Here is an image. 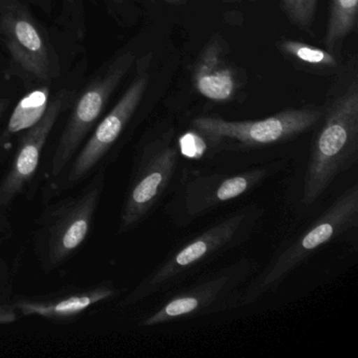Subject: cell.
Wrapping results in <instances>:
<instances>
[{"mask_svg":"<svg viewBox=\"0 0 358 358\" xmlns=\"http://www.w3.org/2000/svg\"><path fill=\"white\" fill-rule=\"evenodd\" d=\"M329 87L303 184V203L313 204L358 159V62H343Z\"/></svg>","mask_w":358,"mask_h":358,"instance_id":"obj_1","label":"cell"},{"mask_svg":"<svg viewBox=\"0 0 358 358\" xmlns=\"http://www.w3.org/2000/svg\"><path fill=\"white\" fill-rule=\"evenodd\" d=\"M108 165L100 166L79 192L45 204L35 222L32 240L45 273L68 263L89 238L106 190Z\"/></svg>","mask_w":358,"mask_h":358,"instance_id":"obj_2","label":"cell"},{"mask_svg":"<svg viewBox=\"0 0 358 358\" xmlns=\"http://www.w3.org/2000/svg\"><path fill=\"white\" fill-rule=\"evenodd\" d=\"M150 54L138 62L135 78L122 97L96 127L91 137L85 142L83 148L78 150L55 183L43 188V202L45 204L80 185L100 166L108 164L106 159L127 129L145 95L150 79Z\"/></svg>","mask_w":358,"mask_h":358,"instance_id":"obj_3","label":"cell"},{"mask_svg":"<svg viewBox=\"0 0 358 358\" xmlns=\"http://www.w3.org/2000/svg\"><path fill=\"white\" fill-rule=\"evenodd\" d=\"M322 108L305 106L287 108L261 120L229 121L202 116L192 122L194 131L215 148H259L294 139L316 127Z\"/></svg>","mask_w":358,"mask_h":358,"instance_id":"obj_4","label":"cell"},{"mask_svg":"<svg viewBox=\"0 0 358 358\" xmlns=\"http://www.w3.org/2000/svg\"><path fill=\"white\" fill-rule=\"evenodd\" d=\"M179 152L173 129L163 131L141 146L121 208L119 234L135 229L152 213L175 175Z\"/></svg>","mask_w":358,"mask_h":358,"instance_id":"obj_5","label":"cell"},{"mask_svg":"<svg viewBox=\"0 0 358 358\" xmlns=\"http://www.w3.org/2000/svg\"><path fill=\"white\" fill-rule=\"evenodd\" d=\"M357 224L358 186L354 184L268 266L249 289L246 303L275 288L316 249L355 229Z\"/></svg>","mask_w":358,"mask_h":358,"instance_id":"obj_6","label":"cell"},{"mask_svg":"<svg viewBox=\"0 0 358 358\" xmlns=\"http://www.w3.org/2000/svg\"><path fill=\"white\" fill-rule=\"evenodd\" d=\"M75 92H58L43 116L20 138L9 167L0 180V245L13 238L12 210L14 203L35 179L48 139L58 119L74 101Z\"/></svg>","mask_w":358,"mask_h":358,"instance_id":"obj_7","label":"cell"},{"mask_svg":"<svg viewBox=\"0 0 358 358\" xmlns=\"http://www.w3.org/2000/svg\"><path fill=\"white\" fill-rule=\"evenodd\" d=\"M0 38L7 48L14 73L24 83L41 87L57 78L55 51L20 0H0Z\"/></svg>","mask_w":358,"mask_h":358,"instance_id":"obj_8","label":"cell"},{"mask_svg":"<svg viewBox=\"0 0 358 358\" xmlns=\"http://www.w3.org/2000/svg\"><path fill=\"white\" fill-rule=\"evenodd\" d=\"M255 219H257V213L247 208L236 211L220 223L211 226L146 276L121 301V307H129L143 301L173 284L182 274L207 261L215 253L229 248L234 243L241 241L243 236L249 234Z\"/></svg>","mask_w":358,"mask_h":358,"instance_id":"obj_9","label":"cell"},{"mask_svg":"<svg viewBox=\"0 0 358 358\" xmlns=\"http://www.w3.org/2000/svg\"><path fill=\"white\" fill-rule=\"evenodd\" d=\"M136 62L134 52L127 51L115 58L114 62L96 77L78 98L68 122L60 136L55 152L50 162L47 183L49 187L66 171L71 161L80 150L90 131L103 113L108 100L127 76Z\"/></svg>","mask_w":358,"mask_h":358,"instance_id":"obj_10","label":"cell"},{"mask_svg":"<svg viewBox=\"0 0 358 358\" xmlns=\"http://www.w3.org/2000/svg\"><path fill=\"white\" fill-rule=\"evenodd\" d=\"M250 268L248 262H242L222 270L217 275L192 287L189 290L178 293L160 309L143 318L139 326H157L224 308L227 306L225 303L227 299H234V290L248 275Z\"/></svg>","mask_w":358,"mask_h":358,"instance_id":"obj_11","label":"cell"},{"mask_svg":"<svg viewBox=\"0 0 358 358\" xmlns=\"http://www.w3.org/2000/svg\"><path fill=\"white\" fill-rule=\"evenodd\" d=\"M192 85L205 99L228 103L240 95L246 76L230 57L225 39L213 34L199 53L192 66Z\"/></svg>","mask_w":358,"mask_h":358,"instance_id":"obj_12","label":"cell"},{"mask_svg":"<svg viewBox=\"0 0 358 358\" xmlns=\"http://www.w3.org/2000/svg\"><path fill=\"white\" fill-rule=\"evenodd\" d=\"M117 294L118 289L112 282H103L43 296H20L13 303L20 315L38 316L53 322H71L94 306L110 301Z\"/></svg>","mask_w":358,"mask_h":358,"instance_id":"obj_13","label":"cell"},{"mask_svg":"<svg viewBox=\"0 0 358 358\" xmlns=\"http://www.w3.org/2000/svg\"><path fill=\"white\" fill-rule=\"evenodd\" d=\"M267 169H252L240 175H198L184 183L183 210L196 217L222 203L234 200L257 186L267 177Z\"/></svg>","mask_w":358,"mask_h":358,"instance_id":"obj_14","label":"cell"},{"mask_svg":"<svg viewBox=\"0 0 358 358\" xmlns=\"http://www.w3.org/2000/svg\"><path fill=\"white\" fill-rule=\"evenodd\" d=\"M276 48L295 66L314 74L334 76L345 62L339 54L331 53L328 50L301 41L286 39L276 43Z\"/></svg>","mask_w":358,"mask_h":358,"instance_id":"obj_15","label":"cell"},{"mask_svg":"<svg viewBox=\"0 0 358 358\" xmlns=\"http://www.w3.org/2000/svg\"><path fill=\"white\" fill-rule=\"evenodd\" d=\"M49 85H41L20 100L3 133L0 134V160L3 148L14 136L27 131L43 116L50 101Z\"/></svg>","mask_w":358,"mask_h":358,"instance_id":"obj_16","label":"cell"},{"mask_svg":"<svg viewBox=\"0 0 358 358\" xmlns=\"http://www.w3.org/2000/svg\"><path fill=\"white\" fill-rule=\"evenodd\" d=\"M324 45L331 53L341 54L345 39L355 32L358 0H331Z\"/></svg>","mask_w":358,"mask_h":358,"instance_id":"obj_17","label":"cell"},{"mask_svg":"<svg viewBox=\"0 0 358 358\" xmlns=\"http://www.w3.org/2000/svg\"><path fill=\"white\" fill-rule=\"evenodd\" d=\"M318 1L320 0H280V5L290 24L312 35Z\"/></svg>","mask_w":358,"mask_h":358,"instance_id":"obj_18","label":"cell"},{"mask_svg":"<svg viewBox=\"0 0 358 358\" xmlns=\"http://www.w3.org/2000/svg\"><path fill=\"white\" fill-rule=\"evenodd\" d=\"M180 152L188 158H201L207 148V143L196 131L186 134L179 142Z\"/></svg>","mask_w":358,"mask_h":358,"instance_id":"obj_19","label":"cell"},{"mask_svg":"<svg viewBox=\"0 0 358 358\" xmlns=\"http://www.w3.org/2000/svg\"><path fill=\"white\" fill-rule=\"evenodd\" d=\"M14 271L10 264L0 259V303H9L13 292Z\"/></svg>","mask_w":358,"mask_h":358,"instance_id":"obj_20","label":"cell"},{"mask_svg":"<svg viewBox=\"0 0 358 358\" xmlns=\"http://www.w3.org/2000/svg\"><path fill=\"white\" fill-rule=\"evenodd\" d=\"M10 103H11V100L9 98H0V118L7 112Z\"/></svg>","mask_w":358,"mask_h":358,"instance_id":"obj_21","label":"cell"},{"mask_svg":"<svg viewBox=\"0 0 358 358\" xmlns=\"http://www.w3.org/2000/svg\"><path fill=\"white\" fill-rule=\"evenodd\" d=\"M156 1H162L171 6H182L187 3V0H156Z\"/></svg>","mask_w":358,"mask_h":358,"instance_id":"obj_22","label":"cell"},{"mask_svg":"<svg viewBox=\"0 0 358 358\" xmlns=\"http://www.w3.org/2000/svg\"><path fill=\"white\" fill-rule=\"evenodd\" d=\"M29 1L43 8H47L48 3H49V0H29Z\"/></svg>","mask_w":358,"mask_h":358,"instance_id":"obj_23","label":"cell"},{"mask_svg":"<svg viewBox=\"0 0 358 358\" xmlns=\"http://www.w3.org/2000/svg\"><path fill=\"white\" fill-rule=\"evenodd\" d=\"M68 1H70V3H73V1H75V0H68ZM108 1H112V3H122L123 0H108Z\"/></svg>","mask_w":358,"mask_h":358,"instance_id":"obj_24","label":"cell"}]
</instances>
